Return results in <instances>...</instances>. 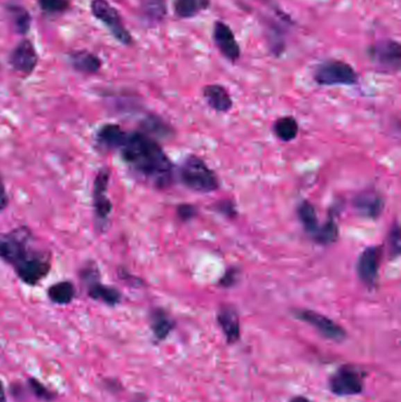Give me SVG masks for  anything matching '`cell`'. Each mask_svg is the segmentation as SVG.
Masks as SVG:
<instances>
[{"label":"cell","instance_id":"obj_1","mask_svg":"<svg viewBox=\"0 0 401 402\" xmlns=\"http://www.w3.org/2000/svg\"><path fill=\"white\" fill-rule=\"evenodd\" d=\"M119 150L125 162L155 187L166 188L172 184L173 167L170 159L150 135L128 133Z\"/></svg>","mask_w":401,"mask_h":402},{"label":"cell","instance_id":"obj_2","mask_svg":"<svg viewBox=\"0 0 401 402\" xmlns=\"http://www.w3.org/2000/svg\"><path fill=\"white\" fill-rule=\"evenodd\" d=\"M180 179L186 187L200 193H210L219 187L214 172L197 156L186 158L180 167Z\"/></svg>","mask_w":401,"mask_h":402},{"label":"cell","instance_id":"obj_3","mask_svg":"<svg viewBox=\"0 0 401 402\" xmlns=\"http://www.w3.org/2000/svg\"><path fill=\"white\" fill-rule=\"evenodd\" d=\"M313 79L321 86L355 85L358 83V73L348 62L339 59H328L316 66Z\"/></svg>","mask_w":401,"mask_h":402},{"label":"cell","instance_id":"obj_4","mask_svg":"<svg viewBox=\"0 0 401 402\" xmlns=\"http://www.w3.org/2000/svg\"><path fill=\"white\" fill-rule=\"evenodd\" d=\"M91 11L96 19L101 20V23L108 26V31L120 44L131 47L133 44L131 33L123 25L119 12L108 0H92Z\"/></svg>","mask_w":401,"mask_h":402},{"label":"cell","instance_id":"obj_5","mask_svg":"<svg viewBox=\"0 0 401 402\" xmlns=\"http://www.w3.org/2000/svg\"><path fill=\"white\" fill-rule=\"evenodd\" d=\"M370 62L386 73L399 72L401 66L400 42L393 39H382L370 45L367 51Z\"/></svg>","mask_w":401,"mask_h":402},{"label":"cell","instance_id":"obj_6","mask_svg":"<svg viewBox=\"0 0 401 402\" xmlns=\"http://www.w3.org/2000/svg\"><path fill=\"white\" fill-rule=\"evenodd\" d=\"M332 393L339 396L360 394L364 390L363 373L351 365H343L330 379Z\"/></svg>","mask_w":401,"mask_h":402},{"label":"cell","instance_id":"obj_7","mask_svg":"<svg viewBox=\"0 0 401 402\" xmlns=\"http://www.w3.org/2000/svg\"><path fill=\"white\" fill-rule=\"evenodd\" d=\"M50 259L42 253L30 252L15 265L19 279L30 286H35L50 272Z\"/></svg>","mask_w":401,"mask_h":402},{"label":"cell","instance_id":"obj_8","mask_svg":"<svg viewBox=\"0 0 401 402\" xmlns=\"http://www.w3.org/2000/svg\"><path fill=\"white\" fill-rule=\"evenodd\" d=\"M30 233L26 230H16L10 233H0V258L13 266L26 257L30 251L27 244Z\"/></svg>","mask_w":401,"mask_h":402},{"label":"cell","instance_id":"obj_9","mask_svg":"<svg viewBox=\"0 0 401 402\" xmlns=\"http://www.w3.org/2000/svg\"><path fill=\"white\" fill-rule=\"evenodd\" d=\"M294 315L301 321L306 322V324L314 327L323 337H326L328 340L340 342V341L345 340V337H346V332L338 324L332 321L331 319L321 315V313H316L314 310H294Z\"/></svg>","mask_w":401,"mask_h":402},{"label":"cell","instance_id":"obj_10","mask_svg":"<svg viewBox=\"0 0 401 402\" xmlns=\"http://www.w3.org/2000/svg\"><path fill=\"white\" fill-rule=\"evenodd\" d=\"M380 261H382V249L379 246H370L359 257L357 273L360 281L367 288L372 290L377 285Z\"/></svg>","mask_w":401,"mask_h":402},{"label":"cell","instance_id":"obj_11","mask_svg":"<svg viewBox=\"0 0 401 402\" xmlns=\"http://www.w3.org/2000/svg\"><path fill=\"white\" fill-rule=\"evenodd\" d=\"M213 42L221 56L228 59V62H236L240 59L241 51L239 44L237 42L236 35L232 31L228 24L216 20L213 25Z\"/></svg>","mask_w":401,"mask_h":402},{"label":"cell","instance_id":"obj_12","mask_svg":"<svg viewBox=\"0 0 401 402\" xmlns=\"http://www.w3.org/2000/svg\"><path fill=\"white\" fill-rule=\"evenodd\" d=\"M10 64L17 72L30 76L38 65V54L33 44L28 39H24L10 54Z\"/></svg>","mask_w":401,"mask_h":402},{"label":"cell","instance_id":"obj_13","mask_svg":"<svg viewBox=\"0 0 401 402\" xmlns=\"http://www.w3.org/2000/svg\"><path fill=\"white\" fill-rule=\"evenodd\" d=\"M108 181L110 172L108 169H101L98 173L93 186V205L98 221H108V217L112 211V203L108 198Z\"/></svg>","mask_w":401,"mask_h":402},{"label":"cell","instance_id":"obj_14","mask_svg":"<svg viewBox=\"0 0 401 402\" xmlns=\"http://www.w3.org/2000/svg\"><path fill=\"white\" fill-rule=\"evenodd\" d=\"M221 330L230 344H234L240 337L239 315L234 307L231 305H223L218 310L216 315Z\"/></svg>","mask_w":401,"mask_h":402},{"label":"cell","instance_id":"obj_15","mask_svg":"<svg viewBox=\"0 0 401 402\" xmlns=\"http://www.w3.org/2000/svg\"><path fill=\"white\" fill-rule=\"evenodd\" d=\"M355 207L365 218L377 219L382 215L384 201L375 192H364L355 198Z\"/></svg>","mask_w":401,"mask_h":402},{"label":"cell","instance_id":"obj_16","mask_svg":"<svg viewBox=\"0 0 401 402\" xmlns=\"http://www.w3.org/2000/svg\"><path fill=\"white\" fill-rule=\"evenodd\" d=\"M203 96L210 106L216 112H228L233 106L231 96L221 85H207L203 88Z\"/></svg>","mask_w":401,"mask_h":402},{"label":"cell","instance_id":"obj_17","mask_svg":"<svg viewBox=\"0 0 401 402\" xmlns=\"http://www.w3.org/2000/svg\"><path fill=\"white\" fill-rule=\"evenodd\" d=\"M69 62L77 72L83 74H96L101 67V59L89 51H74L69 54Z\"/></svg>","mask_w":401,"mask_h":402},{"label":"cell","instance_id":"obj_18","mask_svg":"<svg viewBox=\"0 0 401 402\" xmlns=\"http://www.w3.org/2000/svg\"><path fill=\"white\" fill-rule=\"evenodd\" d=\"M87 284V293L91 299L106 303L108 306H117L121 301V294L116 288L101 284L96 279L89 280Z\"/></svg>","mask_w":401,"mask_h":402},{"label":"cell","instance_id":"obj_19","mask_svg":"<svg viewBox=\"0 0 401 402\" xmlns=\"http://www.w3.org/2000/svg\"><path fill=\"white\" fill-rule=\"evenodd\" d=\"M128 133L114 124H108L101 127V131L98 132L96 139L106 150H119Z\"/></svg>","mask_w":401,"mask_h":402},{"label":"cell","instance_id":"obj_20","mask_svg":"<svg viewBox=\"0 0 401 402\" xmlns=\"http://www.w3.org/2000/svg\"><path fill=\"white\" fill-rule=\"evenodd\" d=\"M211 6V0H174L173 10L180 19H191L206 11Z\"/></svg>","mask_w":401,"mask_h":402},{"label":"cell","instance_id":"obj_21","mask_svg":"<svg viewBox=\"0 0 401 402\" xmlns=\"http://www.w3.org/2000/svg\"><path fill=\"white\" fill-rule=\"evenodd\" d=\"M151 330L159 341L165 340L169 334L172 332L174 327V321L169 317L165 310L162 308L152 310L150 315Z\"/></svg>","mask_w":401,"mask_h":402},{"label":"cell","instance_id":"obj_22","mask_svg":"<svg viewBox=\"0 0 401 402\" xmlns=\"http://www.w3.org/2000/svg\"><path fill=\"white\" fill-rule=\"evenodd\" d=\"M6 13L11 20L12 26L19 35H27L31 27V15L26 8L20 5L8 4L6 6Z\"/></svg>","mask_w":401,"mask_h":402},{"label":"cell","instance_id":"obj_23","mask_svg":"<svg viewBox=\"0 0 401 402\" xmlns=\"http://www.w3.org/2000/svg\"><path fill=\"white\" fill-rule=\"evenodd\" d=\"M47 295L51 301L57 305H69L76 298V287L70 281H62L49 288Z\"/></svg>","mask_w":401,"mask_h":402},{"label":"cell","instance_id":"obj_24","mask_svg":"<svg viewBox=\"0 0 401 402\" xmlns=\"http://www.w3.org/2000/svg\"><path fill=\"white\" fill-rule=\"evenodd\" d=\"M299 132L297 120L293 117H282L274 124V133L282 142L296 139Z\"/></svg>","mask_w":401,"mask_h":402},{"label":"cell","instance_id":"obj_25","mask_svg":"<svg viewBox=\"0 0 401 402\" xmlns=\"http://www.w3.org/2000/svg\"><path fill=\"white\" fill-rule=\"evenodd\" d=\"M167 6L165 0H146L143 5L144 18L151 24H158L165 18Z\"/></svg>","mask_w":401,"mask_h":402},{"label":"cell","instance_id":"obj_26","mask_svg":"<svg viewBox=\"0 0 401 402\" xmlns=\"http://www.w3.org/2000/svg\"><path fill=\"white\" fill-rule=\"evenodd\" d=\"M298 215L300 218V221L305 230L309 232V233L314 234L316 233V231L319 230V226H318V217H316V208L313 206L312 203L305 200L300 203V206L298 208Z\"/></svg>","mask_w":401,"mask_h":402},{"label":"cell","instance_id":"obj_27","mask_svg":"<svg viewBox=\"0 0 401 402\" xmlns=\"http://www.w3.org/2000/svg\"><path fill=\"white\" fill-rule=\"evenodd\" d=\"M27 387H28V391L31 392L32 395L40 401L53 402L58 398V394L56 392L52 391L51 388L45 386L40 380L35 379L33 376L27 378Z\"/></svg>","mask_w":401,"mask_h":402},{"label":"cell","instance_id":"obj_28","mask_svg":"<svg viewBox=\"0 0 401 402\" xmlns=\"http://www.w3.org/2000/svg\"><path fill=\"white\" fill-rule=\"evenodd\" d=\"M314 237L318 242H321L323 245H328L336 240L338 237V226L336 222L333 220H330L327 224H325L324 226L319 227V230L316 231L314 234Z\"/></svg>","mask_w":401,"mask_h":402},{"label":"cell","instance_id":"obj_29","mask_svg":"<svg viewBox=\"0 0 401 402\" xmlns=\"http://www.w3.org/2000/svg\"><path fill=\"white\" fill-rule=\"evenodd\" d=\"M39 6L46 13L57 15L70 8V0H38Z\"/></svg>","mask_w":401,"mask_h":402},{"label":"cell","instance_id":"obj_30","mask_svg":"<svg viewBox=\"0 0 401 402\" xmlns=\"http://www.w3.org/2000/svg\"><path fill=\"white\" fill-rule=\"evenodd\" d=\"M145 122V128L151 133L158 134L159 137H166L169 134V126L158 117H148Z\"/></svg>","mask_w":401,"mask_h":402},{"label":"cell","instance_id":"obj_31","mask_svg":"<svg viewBox=\"0 0 401 402\" xmlns=\"http://www.w3.org/2000/svg\"><path fill=\"white\" fill-rule=\"evenodd\" d=\"M389 244H390L392 256L394 258L399 257V254H400V227L398 224H394L393 226L391 227Z\"/></svg>","mask_w":401,"mask_h":402},{"label":"cell","instance_id":"obj_32","mask_svg":"<svg viewBox=\"0 0 401 402\" xmlns=\"http://www.w3.org/2000/svg\"><path fill=\"white\" fill-rule=\"evenodd\" d=\"M216 210L220 213L226 215L228 218L234 217L237 213L234 203L230 201V200H220L219 203L216 205Z\"/></svg>","mask_w":401,"mask_h":402},{"label":"cell","instance_id":"obj_33","mask_svg":"<svg viewBox=\"0 0 401 402\" xmlns=\"http://www.w3.org/2000/svg\"><path fill=\"white\" fill-rule=\"evenodd\" d=\"M239 276V271L237 268H231L228 269V272L225 273V276L220 280V285L223 287H231L236 284L237 279Z\"/></svg>","mask_w":401,"mask_h":402},{"label":"cell","instance_id":"obj_34","mask_svg":"<svg viewBox=\"0 0 401 402\" xmlns=\"http://www.w3.org/2000/svg\"><path fill=\"white\" fill-rule=\"evenodd\" d=\"M178 215L184 221H189L196 215V208L191 206V205H187V203L180 205V206L178 207Z\"/></svg>","mask_w":401,"mask_h":402},{"label":"cell","instance_id":"obj_35","mask_svg":"<svg viewBox=\"0 0 401 402\" xmlns=\"http://www.w3.org/2000/svg\"><path fill=\"white\" fill-rule=\"evenodd\" d=\"M104 386L108 392L111 393H117V392L121 391V383H118L117 380L114 379H105Z\"/></svg>","mask_w":401,"mask_h":402},{"label":"cell","instance_id":"obj_36","mask_svg":"<svg viewBox=\"0 0 401 402\" xmlns=\"http://www.w3.org/2000/svg\"><path fill=\"white\" fill-rule=\"evenodd\" d=\"M8 203V193H6V190H5L4 183L1 181V176H0V211H3L6 208Z\"/></svg>","mask_w":401,"mask_h":402},{"label":"cell","instance_id":"obj_37","mask_svg":"<svg viewBox=\"0 0 401 402\" xmlns=\"http://www.w3.org/2000/svg\"><path fill=\"white\" fill-rule=\"evenodd\" d=\"M0 402H8V395L5 391L4 383L0 380Z\"/></svg>","mask_w":401,"mask_h":402},{"label":"cell","instance_id":"obj_38","mask_svg":"<svg viewBox=\"0 0 401 402\" xmlns=\"http://www.w3.org/2000/svg\"><path fill=\"white\" fill-rule=\"evenodd\" d=\"M128 402H147L146 399H145V396H144V395H135V396H133V398L130 399V400H128Z\"/></svg>","mask_w":401,"mask_h":402},{"label":"cell","instance_id":"obj_39","mask_svg":"<svg viewBox=\"0 0 401 402\" xmlns=\"http://www.w3.org/2000/svg\"><path fill=\"white\" fill-rule=\"evenodd\" d=\"M291 402H311L309 399L305 398V396H296V398L292 399Z\"/></svg>","mask_w":401,"mask_h":402}]
</instances>
